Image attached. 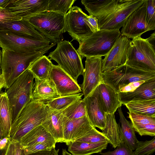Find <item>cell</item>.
I'll return each mask as SVG.
<instances>
[{
    "instance_id": "18",
    "label": "cell",
    "mask_w": 155,
    "mask_h": 155,
    "mask_svg": "<svg viewBox=\"0 0 155 155\" xmlns=\"http://www.w3.org/2000/svg\"><path fill=\"white\" fill-rule=\"evenodd\" d=\"M83 99L87 116L90 122L94 127L103 130L106 125L105 113L98 98V86L88 96Z\"/></svg>"
},
{
    "instance_id": "40",
    "label": "cell",
    "mask_w": 155,
    "mask_h": 155,
    "mask_svg": "<svg viewBox=\"0 0 155 155\" xmlns=\"http://www.w3.org/2000/svg\"><path fill=\"white\" fill-rule=\"evenodd\" d=\"M22 18L13 14L10 10L0 7V24L20 20Z\"/></svg>"
},
{
    "instance_id": "9",
    "label": "cell",
    "mask_w": 155,
    "mask_h": 155,
    "mask_svg": "<svg viewBox=\"0 0 155 155\" xmlns=\"http://www.w3.org/2000/svg\"><path fill=\"white\" fill-rule=\"evenodd\" d=\"M50 43L46 38L37 39L0 30V47L8 51L24 53L38 51L48 46Z\"/></svg>"
},
{
    "instance_id": "8",
    "label": "cell",
    "mask_w": 155,
    "mask_h": 155,
    "mask_svg": "<svg viewBox=\"0 0 155 155\" xmlns=\"http://www.w3.org/2000/svg\"><path fill=\"white\" fill-rule=\"evenodd\" d=\"M64 15L53 12H44L32 17L28 21L50 42L56 43L62 40Z\"/></svg>"
},
{
    "instance_id": "12",
    "label": "cell",
    "mask_w": 155,
    "mask_h": 155,
    "mask_svg": "<svg viewBox=\"0 0 155 155\" xmlns=\"http://www.w3.org/2000/svg\"><path fill=\"white\" fill-rule=\"evenodd\" d=\"M102 57H87L81 88L84 98L88 96L102 82Z\"/></svg>"
},
{
    "instance_id": "35",
    "label": "cell",
    "mask_w": 155,
    "mask_h": 155,
    "mask_svg": "<svg viewBox=\"0 0 155 155\" xmlns=\"http://www.w3.org/2000/svg\"><path fill=\"white\" fill-rule=\"evenodd\" d=\"M129 118L134 129L149 124H155V116H148L136 114L131 111L127 112Z\"/></svg>"
},
{
    "instance_id": "32",
    "label": "cell",
    "mask_w": 155,
    "mask_h": 155,
    "mask_svg": "<svg viewBox=\"0 0 155 155\" xmlns=\"http://www.w3.org/2000/svg\"><path fill=\"white\" fill-rule=\"evenodd\" d=\"M82 93L57 97L45 104L48 107L55 110H62L74 102L82 99Z\"/></svg>"
},
{
    "instance_id": "6",
    "label": "cell",
    "mask_w": 155,
    "mask_h": 155,
    "mask_svg": "<svg viewBox=\"0 0 155 155\" xmlns=\"http://www.w3.org/2000/svg\"><path fill=\"white\" fill-rule=\"evenodd\" d=\"M57 44L56 49L50 53L48 57L50 60L56 61L64 71L77 81L84 71L81 56L69 41L62 40Z\"/></svg>"
},
{
    "instance_id": "20",
    "label": "cell",
    "mask_w": 155,
    "mask_h": 155,
    "mask_svg": "<svg viewBox=\"0 0 155 155\" xmlns=\"http://www.w3.org/2000/svg\"><path fill=\"white\" fill-rule=\"evenodd\" d=\"M47 110V115L41 125L51 134L57 143H64V116L62 111L54 110L48 106Z\"/></svg>"
},
{
    "instance_id": "3",
    "label": "cell",
    "mask_w": 155,
    "mask_h": 155,
    "mask_svg": "<svg viewBox=\"0 0 155 155\" xmlns=\"http://www.w3.org/2000/svg\"><path fill=\"white\" fill-rule=\"evenodd\" d=\"M35 77L28 69L23 72L5 92L9 101L12 123L31 100Z\"/></svg>"
},
{
    "instance_id": "29",
    "label": "cell",
    "mask_w": 155,
    "mask_h": 155,
    "mask_svg": "<svg viewBox=\"0 0 155 155\" xmlns=\"http://www.w3.org/2000/svg\"><path fill=\"white\" fill-rule=\"evenodd\" d=\"M53 64L48 57L43 55L34 61L28 69L32 73L35 78L49 80Z\"/></svg>"
},
{
    "instance_id": "2",
    "label": "cell",
    "mask_w": 155,
    "mask_h": 155,
    "mask_svg": "<svg viewBox=\"0 0 155 155\" xmlns=\"http://www.w3.org/2000/svg\"><path fill=\"white\" fill-rule=\"evenodd\" d=\"M47 113V106L45 104L31 100L24 107L12 123L9 139L19 141L24 135L41 125Z\"/></svg>"
},
{
    "instance_id": "7",
    "label": "cell",
    "mask_w": 155,
    "mask_h": 155,
    "mask_svg": "<svg viewBox=\"0 0 155 155\" xmlns=\"http://www.w3.org/2000/svg\"><path fill=\"white\" fill-rule=\"evenodd\" d=\"M155 79V73L138 69L125 64L103 72L102 82L117 93L120 89L131 82Z\"/></svg>"
},
{
    "instance_id": "41",
    "label": "cell",
    "mask_w": 155,
    "mask_h": 155,
    "mask_svg": "<svg viewBox=\"0 0 155 155\" xmlns=\"http://www.w3.org/2000/svg\"><path fill=\"white\" fill-rule=\"evenodd\" d=\"M55 147V146L49 143H38L23 149L24 150L25 153L28 155L41 151L50 150Z\"/></svg>"
},
{
    "instance_id": "42",
    "label": "cell",
    "mask_w": 155,
    "mask_h": 155,
    "mask_svg": "<svg viewBox=\"0 0 155 155\" xmlns=\"http://www.w3.org/2000/svg\"><path fill=\"white\" fill-rule=\"evenodd\" d=\"M22 150L19 141L9 139L4 155H21Z\"/></svg>"
},
{
    "instance_id": "24",
    "label": "cell",
    "mask_w": 155,
    "mask_h": 155,
    "mask_svg": "<svg viewBox=\"0 0 155 155\" xmlns=\"http://www.w3.org/2000/svg\"><path fill=\"white\" fill-rule=\"evenodd\" d=\"M22 149L38 143H49L55 146V140L41 125L26 134L19 140Z\"/></svg>"
},
{
    "instance_id": "5",
    "label": "cell",
    "mask_w": 155,
    "mask_h": 155,
    "mask_svg": "<svg viewBox=\"0 0 155 155\" xmlns=\"http://www.w3.org/2000/svg\"><path fill=\"white\" fill-rule=\"evenodd\" d=\"M140 36L130 41L125 64L134 68L155 73V49Z\"/></svg>"
},
{
    "instance_id": "52",
    "label": "cell",
    "mask_w": 155,
    "mask_h": 155,
    "mask_svg": "<svg viewBox=\"0 0 155 155\" xmlns=\"http://www.w3.org/2000/svg\"><path fill=\"white\" fill-rule=\"evenodd\" d=\"M21 155H27L25 153V151L24 150H23V149L22 150Z\"/></svg>"
},
{
    "instance_id": "19",
    "label": "cell",
    "mask_w": 155,
    "mask_h": 155,
    "mask_svg": "<svg viewBox=\"0 0 155 155\" xmlns=\"http://www.w3.org/2000/svg\"><path fill=\"white\" fill-rule=\"evenodd\" d=\"M122 104L132 101L155 100V79L145 81L132 92L117 93Z\"/></svg>"
},
{
    "instance_id": "16",
    "label": "cell",
    "mask_w": 155,
    "mask_h": 155,
    "mask_svg": "<svg viewBox=\"0 0 155 155\" xmlns=\"http://www.w3.org/2000/svg\"><path fill=\"white\" fill-rule=\"evenodd\" d=\"M50 79L54 85L60 97L77 94L82 92L77 81L58 65L53 64Z\"/></svg>"
},
{
    "instance_id": "15",
    "label": "cell",
    "mask_w": 155,
    "mask_h": 155,
    "mask_svg": "<svg viewBox=\"0 0 155 155\" xmlns=\"http://www.w3.org/2000/svg\"><path fill=\"white\" fill-rule=\"evenodd\" d=\"M48 0H9L5 8L22 19L28 20L34 16L46 12Z\"/></svg>"
},
{
    "instance_id": "4",
    "label": "cell",
    "mask_w": 155,
    "mask_h": 155,
    "mask_svg": "<svg viewBox=\"0 0 155 155\" xmlns=\"http://www.w3.org/2000/svg\"><path fill=\"white\" fill-rule=\"evenodd\" d=\"M121 35L119 30H100L84 39L76 50L82 59L105 56Z\"/></svg>"
},
{
    "instance_id": "47",
    "label": "cell",
    "mask_w": 155,
    "mask_h": 155,
    "mask_svg": "<svg viewBox=\"0 0 155 155\" xmlns=\"http://www.w3.org/2000/svg\"><path fill=\"white\" fill-rule=\"evenodd\" d=\"M148 42L155 48V33L154 32L150 35V36L147 38H146Z\"/></svg>"
},
{
    "instance_id": "26",
    "label": "cell",
    "mask_w": 155,
    "mask_h": 155,
    "mask_svg": "<svg viewBox=\"0 0 155 155\" xmlns=\"http://www.w3.org/2000/svg\"><path fill=\"white\" fill-rule=\"evenodd\" d=\"M108 143L107 142L92 143L74 141L69 142L67 145L68 151L72 155H91L106 149Z\"/></svg>"
},
{
    "instance_id": "28",
    "label": "cell",
    "mask_w": 155,
    "mask_h": 155,
    "mask_svg": "<svg viewBox=\"0 0 155 155\" xmlns=\"http://www.w3.org/2000/svg\"><path fill=\"white\" fill-rule=\"evenodd\" d=\"M12 124L10 105L5 92L0 93V128L3 137L9 138Z\"/></svg>"
},
{
    "instance_id": "14",
    "label": "cell",
    "mask_w": 155,
    "mask_h": 155,
    "mask_svg": "<svg viewBox=\"0 0 155 155\" xmlns=\"http://www.w3.org/2000/svg\"><path fill=\"white\" fill-rule=\"evenodd\" d=\"M63 135L64 143L66 145L76 140L98 130L94 127L87 116L74 120L63 118Z\"/></svg>"
},
{
    "instance_id": "27",
    "label": "cell",
    "mask_w": 155,
    "mask_h": 155,
    "mask_svg": "<svg viewBox=\"0 0 155 155\" xmlns=\"http://www.w3.org/2000/svg\"><path fill=\"white\" fill-rule=\"evenodd\" d=\"M117 110L121 125L119 127L121 140L130 149L135 150L138 141L135 131L131 124L125 117L121 107L118 108Z\"/></svg>"
},
{
    "instance_id": "31",
    "label": "cell",
    "mask_w": 155,
    "mask_h": 155,
    "mask_svg": "<svg viewBox=\"0 0 155 155\" xmlns=\"http://www.w3.org/2000/svg\"><path fill=\"white\" fill-rule=\"evenodd\" d=\"M124 105L129 111L148 116H155V100L132 101Z\"/></svg>"
},
{
    "instance_id": "34",
    "label": "cell",
    "mask_w": 155,
    "mask_h": 155,
    "mask_svg": "<svg viewBox=\"0 0 155 155\" xmlns=\"http://www.w3.org/2000/svg\"><path fill=\"white\" fill-rule=\"evenodd\" d=\"M76 1L75 0H48L46 12H53L65 15Z\"/></svg>"
},
{
    "instance_id": "48",
    "label": "cell",
    "mask_w": 155,
    "mask_h": 155,
    "mask_svg": "<svg viewBox=\"0 0 155 155\" xmlns=\"http://www.w3.org/2000/svg\"><path fill=\"white\" fill-rule=\"evenodd\" d=\"M2 59V50H0V91L3 87H4V84L2 83L0 69V65Z\"/></svg>"
},
{
    "instance_id": "49",
    "label": "cell",
    "mask_w": 155,
    "mask_h": 155,
    "mask_svg": "<svg viewBox=\"0 0 155 155\" xmlns=\"http://www.w3.org/2000/svg\"><path fill=\"white\" fill-rule=\"evenodd\" d=\"M9 1V0H0V7L5 8Z\"/></svg>"
},
{
    "instance_id": "45",
    "label": "cell",
    "mask_w": 155,
    "mask_h": 155,
    "mask_svg": "<svg viewBox=\"0 0 155 155\" xmlns=\"http://www.w3.org/2000/svg\"><path fill=\"white\" fill-rule=\"evenodd\" d=\"M87 21L94 32L100 30L98 27V20L96 17L91 15H88Z\"/></svg>"
},
{
    "instance_id": "33",
    "label": "cell",
    "mask_w": 155,
    "mask_h": 155,
    "mask_svg": "<svg viewBox=\"0 0 155 155\" xmlns=\"http://www.w3.org/2000/svg\"><path fill=\"white\" fill-rule=\"evenodd\" d=\"M61 111L64 116L70 120L78 119L87 116L83 99L76 101Z\"/></svg>"
},
{
    "instance_id": "10",
    "label": "cell",
    "mask_w": 155,
    "mask_h": 155,
    "mask_svg": "<svg viewBox=\"0 0 155 155\" xmlns=\"http://www.w3.org/2000/svg\"><path fill=\"white\" fill-rule=\"evenodd\" d=\"M145 0H122L112 12L98 18L100 30H119Z\"/></svg>"
},
{
    "instance_id": "37",
    "label": "cell",
    "mask_w": 155,
    "mask_h": 155,
    "mask_svg": "<svg viewBox=\"0 0 155 155\" xmlns=\"http://www.w3.org/2000/svg\"><path fill=\"white\" fill-rule=\"evenodd\" d=\"M146 21L149 31L155 29V0H146Z\"/></svg>"
},
{
    "instance_id": "38",
    "label": "cell",
    "mask_w": 155,
    "mask_h": 155,
    "mask_svg": "<svg viewBox=\"0 0 155 155\" xmlns=\"http://www.w3.org/2000/svg\"><path fill=\"white\" fill-rule=\"evenodd\" d=\"M75 141L92 143L107 142L110 143L109 140L102 133L98 130L95 133L79 138Z\"/></svg>"
},
{
    "instance_id": "11",
    "label": "cell",
    "mask_w": 155,
    "mask_h": 155,
    "mask_svg": "<svg viewBox=\"0 0 155 155\" xmlns=\"http://www.w3.org/2000/svg\"><path fill=\"white\" fill-rule=\"evenodd\" d=\"M88 15L77 6L71 7L64 15V33L67 32L80 44L94 32L87 21Z\"/></svg>"
},
{
    "instance_id": "22",
    "label": "cell",
    "mask_w": 155,
    "mask_h": 155,
    "mask_svg": "<svg viewBox=\"0 0 155 155\" xmlns=\"http://www.w3.org/2000/svg\"><path fill=\"white\" fill-rule=\"evenodd\" d=\"M31 100L40 101L46 104L60 97L52 82L35 78Z\"/></svg>"
},
{
    "instance_id": "36",
    "label": "cell",
    "mask_w": 155,
    "mask_h": 155,
    "mask_svg": "<svg viewBox=\"0 0 155 155\" xmlns=\"http://www.w3.org/2000/svg\"><path fill=\"white\" fill-rule=\"evenodd\" d=\"M155 151V138L145 141H138L135 152L137 155H151Z\"/></svg>"
},
{
    "instance_id": "17",
    "label": "cell",
    "mask_w": 155,
    "mask_h": 155,
    "mask_svg": "<svg viewBox=\"0 0 155 155\" xmlns=\"http://www.w3.org/2000/svg\"><path fill=\"white\" fill-rule=\"evenodd\" d=\"M130 40L121 36L102 60L103 72L112 70L126 62L128 48Z\"/></svg>"
},
{
    "instance_id": "30",
    "label": "cell",
    "mask_w": 155,
    "mask_h": 155,
    "mask_svg": "<svg viewBox=\"0 0 155 155\" xmlns=\"http://www.w3.org/2000/svg\"><path fill=\"white\" fill-rule=\"evenodd\" d=\"M106 123L102 133L109 140L113 148H116L121 142L119 127L116 121L114 114L105 113Z\"/></svg>"
},
{
    "instance_id": "25",
    "label": "cell",
    "mask_w": 155,
    "mask_h": 155,
    "mask_svg": "<svg viewBox=\"0 0 155 155\" xmlns=\"http://www.w3.org/2000/svg\"><path fill=\"white\" fill-rule=\"evenodd\" d=\"M0 30L8 31L18 35L31 36L37 39L46 38L34 27L28 20H27L21 19L1 24Z\"/></svg>"
},
{
    "instance_id": "23",
    "label": "cell",
    "mask_w": 155,
    "mask_h": 155,
    "mask_svg": "<svg viewBox=\"0 0 155 155\" xmlns=\"http://www.w3.org/2000/svg\"><path fill=\"white\" fill-rule=\"evenodd\" d=\"M122 0H82V4L90 15L97 18L112 12Z\"/></svg>"
},
{
    "instance_id": "21",
    "label": "cell",
    "mask_w": 155,
    "mask_h": 155,
    "mask_svg": "<svg viewBox=\"0 0 155 155\" xmlns=\"http://www.w3.org/2000/svg\"><path fill=\"white\" fill-rule=\"evenodd\" d=\"M98 95L101 106L105 113L114 114L122 105L119 100L117 94L102 82L98 86Z\"/></svg>"
},
{
    "instance_id": "50",
    "label": "cell",
    "mask_w": 155,
    "mask_h": 155,
    "mask_svg": "<svg viewBox=\"0 0 155 155\" xmlns=\"http://www.w3.org/2000/svg\"><path fill=\"white\" fill-rule=\"evenodd\" d=\"M62 155H72L71 153H68L65 149H63L62 150Z\"/></svg>"
},
{
    "instance_id": "46",
    "label": "cell",
    "mask_w": 155,
    "mask_h": 155,
    "mask_svg": "<svg viewBox=\"0 0 155 155\" xmlns=\"http://www.w3.org/2000/svg\"><path fill=\"white\" fill-rule=\"evenodd\" d=\"M59 151V149L56 150L54 147L50 150L41 151L28 155H58Z\"/></svg>"
},
{
    "instance_id": "44",
    "label": "cell",
    "mask_w": 155,
    "mask_h": 155,
    "mask_svg": "<svg viewBox=\"0 0 155 155\" xmlns=\"http://www.w3.org/2000/svg\"><path fill=\"white\" fill-rule=\"evenodd\" d=\"M145 81H142L130 83L120 89L118 93L132 92Z\"/></svg>"
},
{
    "instance_id": "43",
    "label": "cell",
    "mask_w": 155,
    "mask_h": 155,
    "mask_svg": "<svg viewBox=\"0 0 155 155\" xmlns=\"http://www.w3.org/2000/svg\"><path fill=\"white\" fill-rule=\"evenodd\" d=\"M141 136H149L154 137L155 136V124H149L144 126L134 129Z\"/></svg>"
},
{
    "instance_id": "39",
    "label": "cell",
    "mask_w": 155,
    "mask_h": 155,
    "mask_svg": "<svg viewBox=\"0 0 155 155\" xmlns=\"http://www.w3.org/2000/svg\"><path fill=\"white\" fill-rule=\"evenodd\" d=\"M116 149L112 151L100 152L101 155H137L134 151L129 148L122 140Z\"/></svg>"
},
{
    "instance_id": "51",
    "label": "cell",
    "mask_w": 155,
    "mask_h": 155,
    "mask_svg": "<svg viewBox=\"0 0 155 155\" xmlns=\"http://www.w3.org/2000/svg\"><path fill=\"white\" fill-rule=\"evenodd\" d=\"M3 137L2 135V133L0 128V140H1L3 138Z\"/></svg>"
},
{
    "instance_id": "1",
    "label": "cell",
    "mask_w": 155,
    "mask_h": 155,
    "mask_svg": "<svg viewBox=\"0 0 155 155\" xmlns=\"http://www.w3.org/2000/svg\"><path fill=\"white\" fill-rule=\"evenodd\" d=\"M56 44L53 42L40 51L25 53L2 49L0 69L4 87L8 89L34 61Z\"/></svg>"
},
{
    "instance_id": "13",
    "label": "cell",
    "mask_w": 155,
    "mask_h": 155,
    "mask_svg": "<svg viewBox=\"0 0 155 155\" xmlns=\"http://www.w3.org/2000/svg\"><path fill=\"white\" fill-rule=\"evenodd\" d=\"M146 3L143 4L132 12L124 23L120 32L121 36L134 39L149 31L146 21Z\"/></svg>"
}]
</instances>
